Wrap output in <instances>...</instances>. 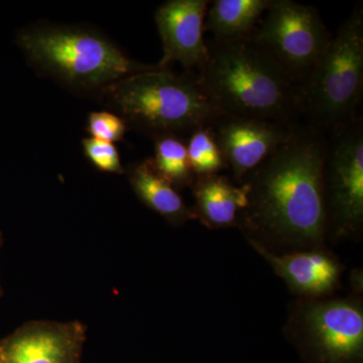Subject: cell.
I'll return each instance as SVG.
<instances>
[{"label":"cell","mask_w":363,"mask_h":363,"mask_svg":"<svg viewBox=\"0 0 363 363\" xmlns=\"http://www.w3.org/2000/svg\"><path fill=\"white\" fill-rule=\"evenodd\" d=\"M2 243H4V236H2V233L0 231V250H1ZM4 296V290H2L1 284H0V298Z\"/></svg>","instance_id":"ffe728a7"},{"label":"cell","mask_w":363,"mask_h":363,"mask_svg":"<svg viewBox=\"0 0 363 363\" xmlns=\"http://www.w3.org/2000/svg\"><path fill=\"white\" fill-rule=\"evenodd\" d=\"M207 0H169L156 11L157 30L164 55L157 66L169 68L180 63L186 71L200 70L208 59L204 39Z\"/></svg>","instance_id":"8fae6325"},{"label":"cell","mask_w":363,"mask_h":363,"mask_svg":"<svg viewBox=\"0 0 363 363\" xmlns=\"http://www.w3.org/2000/svg\"><path fill=\"white\" fill-rule=\"evenodd\" d=\"M128 123L118 116L109 111H93L87 118L86 130L90 138L108 143L123 140Z\"/></svg>","instance_id":"d6986e66"},{"label":"cell","mask_w":363,"mask_h":363,"mask_svg":"<svg viewBox=\"0 0 363 363\" xmlns=\"http://www.w3.org/2000/svg\"><path fill=\"white\" fill-rule=\"evenodd\" d=\"M363 90V6L359 2L300 87L303 123L327 133L359 116Z\"/></svg>","instance_id":"5b68a950"},{"label":"cell","mask_w":363,"mask_h":363,"mask_svg":"<svg viewBox=\"0 0 363 363\" xmlns=\"http://www.w3.org/2000/svg\"><path fill=\"white\" fill-rule=\"evenodd\" d=\"M248 242L298 297L324 298L337 288L343 267L325 248L277 255L252 241Z\"/></svg>","instance_id":"7c38bea8"},{"label":"cell","mask_w":363,"mask_h":363,"mask_svg":"<svg viewBox=\"0 0 363 363\" xmlns=\"http://www.w3.org/2000/svg\"><path fill=\"white\" fill-rule=\"evenodd\" d=\"M326 143L325 133L298 123L290 138L245 177L240 186L247 206L236 226L247 241L277 255L324 248Z\"/></svg>","instance_id":"6da1fadb"},{"label":"cell","mask_w":363,"mask_h":363,"mask_svg":"<svg viewBox=\"0 0 363 363\" xmlns=\"http://www.w3.org/2000/svg\"><path fill=\"white\" fill-rule=\"evenodd\" d=\"M125 123L156 138L189 135L220 116L194 71L174 73L157 65L100 90Z\"/></svg>","instance_id":"3957f363"},{"label":"cell","mask_w":363,"mask_h":363,"mask_svg":"<svg viewBox=\"0 0 363 363\" xmlns=\"http://www.w3.org/2000/svg\"><path fill=\"white\" fill-rule=\"evenodd\" d=\"M86 335L80 321H28L0 339V363H82Z\"/></svg>","instance_id":"9c48e42d"},{"label":"cell","mask_w":363,"mask_h":363,"mask_svg":"<svg viewBox=\"0 0 363 363\" xmlns=\"http://www.w3.org/2000/svg\"><path fill=\"white\" fill-rule=\"evenodd\" d=\"M272 0H215L210 2L204 30L217 42L250 39Z\"/></svg>","instance_id":"9a60e30c"},{"label":"cell","mask_w":363,"mask_h":363,"mask_svg":"<svg viewBox=\"0 0 363 363\" xmlns=\"http://www.w3.org/2000/svg\"><path fill=\"white\" fill-rule=\"evenodd\" d=\"M18 43L33 66L80 89L100 91L157 67L128 58L111 40L91 28L33 26L18 35Z\"/></svg>","instance_id":"277c9868"},{"label":"cell","mask_w":363,"mask_h":363,"mask_svg":"<svg viewBox=\"0 0 363 363\" xmlns=\"http://www.w3.org/2000/svg\"><path fill=\"white\" fill-rule=\"evenodd\" d=\"M82 147L86 159L98 171L117 175L125 173L118 150L113 143L87 138L82 140Z\"/></svg>","instance_id":"ac0fdd59"},{"label":"cell","mask_w":363,"mask_h":363,"mask_svg":"<svg viewBox=\"0 0 363 363\" xmlns=\"http://www.w3.org/2000/svg\"><path fill=\"white\" fill-rule=\"evenodd\" d=\"M297 124L221 116L211 128L234 181L240 186L247 174L290 138Z\"/></svg>","instance_id":"30bf717a"},{"label":"cell","mask_w":363,"mask_h":363,"mask_svg":"<svg viewBox=\"0 0 363 363\" xmlns=\"http://www.w3.org/2000/svg\"><path fill=\"white\" fill-rule=\"evenodd\" d=\"M331 38L316 7L292 0H272L252 39L301 87Z\"/></svg>","instance_id":"52a82bcc"},{"label":"cell","mask_w":363,"mask_h":363,"mask_svg":"<svg viewBox=\"0 0 363 363\" xmlns=\"http://www.w3.org/2000/svg\"><path fill=\"white\" fill-rule=\"evenodd\" d=\"M285 330L314 351L320 363H357L363 351L362 298H300Z\"/></svg>","instance_id":"ba28073f"},{"label":"cell","mask_w":363,"mask_h":363,"mask_svg":"<svg viewBox=\"0 0 363 363\" xmlns=\"http://www.w3.org/2000/svg\"><path fill=\"white\" fill-rule=\"evenodd\" d=\"M154 140L155 156L150 161L157 173L176 190L191 187L195 176L185 140L177 135L157 136Z\"/></svg>","instance_id":"2e32d148"},{"label":"cell","mask_w":363,"mask_h":363,"mask_svg":"<svg viewBox=\"0 0 363 363\" xmlns=\"http://www.w3.org/2000/svg\"><path fill=\"white\" fill-rule=\"evenodd\" d=\"M191 188L196 219L210 229L236 226L240 212L247 206L245 189L220 174L197 177Z\"/></svg>","instance_id":"4fadbf2b"},{"label":"cell","mask_w":363,"mask_h":363,"mask_svg":"<svg viewBox=\"0 0 363 363\" xmlns=\"http://www.w3.org/2000/svg\"><path fill=\"white\" fill-rule=\"evenodd\" d=\"M322 182L327 238H359L363 230L362 116L327 133Z\"/></svg>","instance_id":"8992f818"},{"label":"cell","mask_w":363,"mask_h":363,"mask_svg":"<svg viewBox=\"0 0 363 363\" xmlns=\"http://www.w3.org/2000/svg\"><path fill=\"white\" fill-rule=\"evenodd\" d=\"M207 47L197 74L220 116L301 123L300 87L252 38Z\"/></svg>","instance_id":"7a4b0ae2"},{"label":"cell","mask_w":363,"mask_h":363,"mask_svg":"<svg viewBox=\"0 0 363 363\" xmlns=\"http://www.w3.org/2000/svg\"><path fill=\"white\" fill-rule=\"evenodd\" d=\"M185 142L195 178L220 174L223 169H228L215 140L211 125L193 130Z\"/></svg>","instance_id":"e0dca14e"},{"label":"cell","mask_w":363,"mask_h":363,"mask_svg":"<svg viewBox=\"0 0 363 363\" xmlns=\"http://www.w3.org/2000/svg\"><path fill=\"white\" fill-rule=\"evenodd\" d=\"M128 176L138 199L171 225L181 226L196 219L192 208L186 205L178 190L157 173L150 157L133 164Z\"/></svg>","instance_id":"5bb4252c"}]
</instances>
